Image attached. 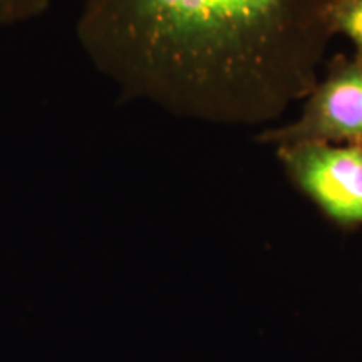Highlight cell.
Returning <instances> with one entry per match:
<instances>
[{
    "label": "cell",
    "mask_w": 362,
    "mask_h": 362,
    "mask_svg": "<svg viewBox=\"0 0 362 362\" xmlns=\"http://www.w3.org/2000/svg\"><path fill=\"white\" fill-rule=\"evenodd\" d=\"M337 0H79L76 39L128 99L211 124L277 119L317 84Z\"/></svg>",
    "instance_id": "cell-1"
},
{
    "label": "cell",
    "mask_w": 362,
    "mask_h": 362,
    "mask_svg": "<svg viewBox=\"0 0 362 362\" xmlns=\"http://www.w3.org/2000/svg\"><path fill=\"white\" fill-rule=\"evenodd\" d=\"M277 156L325 218L342 230L362 226V144H284Z\"/></svg>",
    "instance_id": "cell-2"
},
{
    "label": "cell",
    "mask_w": 362,
    "mask_h": 362,
    "mask_svg": "<svg viewBox=\"0 0 362 362\" xmlns=\"http://www.w3.org/2000/svg\"><path fill=\"white\" fill-rule=\"evenodd\" d=\"M259 141L275 148L298 143L362 144V62L356 57L337 59L305 98L300 117L264 131Z\"/></svg>",
    "instance_id": "cell-3"
},
{
    "label": "cell",
    "mask_w": 362,
    "mask_h": 362,
    "mask_svg": "<svg viewBox=\"0 0 362 362\" xmlns=\"http://www.w3.org/2000/svg\"><path fill=\"white\" fill-rule=\"evenodd\" d=\"M334 29L351 39L356 47V59L362 62V0H337Z\"/></svg>",
    "instance_id": "cell-4"
},
{
    "label": "cell",
    "mask_w": 362,
    "mask_h": 362,
    "mask_svg": "<svg viewBox=\"0 0 362 362\" xmlns=\"http://www.w3.org/2000/svg\"><path fill=\"white\" fill-rule=\"evenodd\" d=\"M49 7L51 0H0V29L39 19Z\"/></svg>",
    "instance_id": "cell-5"
}]
</instances>
